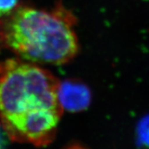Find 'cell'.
<instances>
[{
    "mask_svg": "<svg viewBox=\"0 0 149 149\" xmlns=\"http://www.w3.org/2000/svg\"><path fill=\"white\" fill-rule=\"evenodd\" d=\"M59 84L51 73L21 59L0 63V123L12 141L51 144L63 113Z\"/></svg>",
    "mask_w": 149,
    "mask_h": 149,
    "instance_id": "cell-1",
    "label": "cell"
},
{
    "mask_svg": "<svg viewBox=\"0 0 149 149\" xmlns=\"http://www.w3.org/2000/svg\"><path fill=\"white\" fill-rule=\"evenodd\" d=\"M74 24L62 6L52 11L19 7L0 21V43L27 62L63 65L79 51Z\"/></svg>",
    "mask_w": 149,
    "mask_h": 149,
    "instance_id": "cell-2",
    "label": "cell"
},
{
    "mask_svg": "<svg viewBox=\"0 0 149 149\" xmlns=\"http://www.w3.org/2000/svg\"><path fill=\"white\" fill-rule=\"evenodd\" d=\"M57 95L63 110L73 113L82 111L88 107L91 97L88 88L83 83L74 80L59 83Z\"/></svg>",
    "mask_w": 149,
    "mask_h": 149,
    "instance_id": "cell-3",
    "label": "cell"
},
{
    "mask_svg": "<svg viewBox=\"0 0 149 149\" xmlns=\"http://www.w3.org/2000/svg\"><path fill=\"white\" fill-rule=\"evenodd\" d=\"M136 145L141 149H149V114L141 118L135 130Z\"/></svg>",
    "mask_w": 149,
    "mask_h": 149,
    "instance_id": "cell-4",
    "label": "cell"
},
{
    "mask_svg": "<svg viewBox=\"0 0 149 149\" xmlns=\"http://www.w3.org/2000/svg\"><path fill=\"white\" fill-rule=\"evenodd\" d=\"M18 0H0V18H4L16 8Z\"/></svg>",
    "mask_w": 149,
    "mask_h": 149,
    "instance_id": "cell-5",
    "label": "cell"
},
{
    "mask_svg": "<svg viewBox=\"0 0 149 149\" xmlns=\"http://www.w3.org/2000/svg\"><path fill=\"white\" fill-rule=\"evenodd\" d=\"M61 149H91L84 144L78 141H72L64 145Z\"/></svg>",
    "mask_w": 149,
    "mask_h": 149,
    "instance_id": "cell-6",
    "label": "cell"
},
{
    "mask_svg": "<svg viewBox=\"0 0 149 149\" xmlns=\"http://www.w3.org/2000/svg\"><path fill=\"white\" fill-rule=\"evenodd\" d=\"M6 132H5L2 125L0 123V149H6Z\"/></svg>",
    "mask_w": 149,
    "mask_h": 149,
    "instance_id": "cell-7",
    "label": "cell"
}]
</instances>
